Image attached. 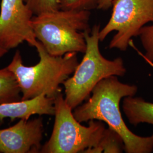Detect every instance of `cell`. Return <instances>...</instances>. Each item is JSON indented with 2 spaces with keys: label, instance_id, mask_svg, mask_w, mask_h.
Listing matches in <instances>:
<instances>
[{
  "label": "cell",
  "instance_id": "6da1fadb",
  "mask_svg": "<svg viewBox=\"0 0 153 153\" xmlns=\"http://www.w3.org/2000/svg\"><path fill=\"white\" fill-rule=\"evenodd\" d=\"M137 90L136 85L122 83L117 76H109L99 82L93 88L91 96L73 109V114L81 123L90 120L105 122L120 136L126 153H152L153 134L148 137L134 134L126 125L121 113V100L135 96Z\"/></svg>",
  "mask_w": 153,
  "mask_h": 153
},
{
  "label": "cell",
  "instance_id": "7a4b0ae2",
  "mask_svg": "<svg viewBox=\"0 0 153 153\" xmlns=\"http://www.w3.org/2000/svg\"><path fill=\"white\" fill-rule=\"evenodd\" d=\"M39 61L35 65L26 66L19 51L6 67L14 74L21 93V100L34 98L42 94L52 98L61 93V85L73 74L79 62L76 52L60 56L49 54L37 40L34 47Z\"/></svg>",
  "mask_w": 153,
  "mask_h": 153
},
{
  "label": "cell",
  "instance_id": "3957f363",
  "mask_svg": "<svg viewBox=\"0 0 153 153\" xmlns=\"http://www.w3.org/2000/svg\"><path fill=\"white\" fill-rule=\"evenodd\" d=\"M100 30V26L95 25L91 30L84 31L86 44L85 55L73 76L63 83L65 100L73 110L90 97L100 81L109 76H123L126 73L121 57L111 60L102 55L99 47Z\"/></svg>",
  "mask_w": 153,
  "mask_h": 153
},
{
  "label": "cell",
  "instance_id": "277c9868",
  "mask_svg": "<svg viewBox=\"0 0 153 153\" xmlns=\"http://www.w3.org/2000/svg\"><path fill=\"white\" fill-rule=\"evenodd\" d=\"M90 16L88 10H59L33 16L31 25L36 38L49 54L84 53L86 49L84 31L90 30Z\"/></svg>",
  "mask_w": 153,
  "mask_h": 153
},
{
  "label": "cell",
  "instance_id": "5b68a950",
  "mask_svg": "<svg viewBox=\"0 0 153 153\" xmlns=\"http://www.w3.org/2000/svg\"><path fill=\"white\" fill-rule=\"evenodd\" d=\"M55 122L42 153H88L100 141L105 127L103 121L90 120L88 126L76 120L62 93L54 98Z\"/></svg>",
  "mask_w": 153,
  "mask_h": 153
},
{
  "label": "cell",
  "instance_id": "8992f818",
  "mask_svg": "<svg viewBox=\"0 0 153 153\" xmlns=\"http://www.w3.org/2000/svg\"><path fill=\"white\" fill-rule=\"evenodd\" d=\"M112 6L109 21L100 30L99 40L103 42L115 31L109 48L126 51L131 38L138 36L147 23H153V0H114Z\"/></svg>",
  "mask_w": 153,
  "mask_h": 153
},
{
  "label": "cell",
  "instance_id": "52a82bcc",
  "mask_svg": "<svg viewBox=\"0 0 153 153\" xmlns=\"http://www.w3.org/2000/svg\"><path fill=\"white\" fill-rule=\"evenodd\" d=\"M33 17L24 0H1L0 45L9 51L26 42L33 47L37 39L31 25Z\"/></svg>",
  "mask_w": 153,
  "mask_h": 153
},
{
  "label": "cell",
  "instance_id": "ba28073f",
  "mask_svg": "<svg viewBox=\"0 0 153 153\" xmlns=\"http://www.w3.org/2000/svg\"><path fill=\"white\" fill-rule=\"evenodd\" d=\"M43 118L19 119L10 127L0 129V153H38L42 147Z\"/></svg>",
  "mask_w": 153,
  "mask_h": 153
},
{
  "label": "cell",
  "instance_id": "9c48e42d",
  "mask_svg": "<svg viewBox=\"0 0 153 153\" xmlns=\"http://www.w3.org/2000/svg\"><path fill=\"white\" fill-rule=\"evenodd\" d=\"M55 114L54 98L42 94L34 98L0 103V121L6 118L11 120L30 119L33 115Z\"/></svg>",
  "mask_w": 153,
  "mask_h": 153
},
{
  "label": "cell",
  "instance_id": "30bf717a",
  "mask_svg": "<svg viewBox=\"0 0 153 153\" xmlns=\"http://www.w3.org/2000/svg\"><path fill=\"white\" fill-rule=\"evenodd\" d=\"M122 108L131 125L141 123L153 125V103L140 97H126L123 100Z\"/></svg>",
  "mask_w": 153,
  "mask_h": 153
},
{
  "label": "cell",
  "instance_id": "8fae6325",
  "mask_svg": "<svg viewBox=\"0 0 153 153\" xmlns=\"http://www.w3.org/2000/svg\"><path fill=\"white\" fill-rule=\"evenodd\" d=\"M21 100V93L14 74L7 67L0 69V103Z\"/></svg>",
  "mask_w": 153,
  "mask_h": 153
},
{
  "label": "cell",
  "instance_id": "7c38bea8",
  "mask_svg": "<svg viewBox=\"0 0 153 153\" xmlns=\"http://www.w3.org/2000/svg\"><path fill=\"white\" fill-rule=\"evenodd\" d=\"M124 148V142L120 136L108 127L105 128L98 145L88 153H122Z\"/></svg>",
  "mask_w": 153,
  "mask_h": 153
},
{
  "label": "cell",
  "instance_id": "4fadbf2b",
  "mask_svg": "<svg viewBox=\"0 0 153 153\" xmlns=\"http://www.w3.org/2000/svg\"><path fill=\"white\" fill-rule=\"evenodd\" d=\"M34 16L60 10L59 0H24Z\"/></svg>",
  "mask_w": 153,
  "mask_h": 153
},
{
  "label": "cell",
  "instance_id": "5bb4252c",
  "mask_svg": "<svg viewBox=\"0 0 153 153\" xmlns=\"http://www.w3.org/2000/svg\"><path fill=\"white\" fill-rule=\"evenodd\" d=\"M60 10H88L97 7L98 0H59Z\"/></svg>",
  "mask_w": 153,
  "mask_h": 153
},
{
  "label": "cell",
  "instance_id": "9a60e30c",
  "mask_svg": "<svg viewBox=\"0 0 153 153\" xmlns=\"http://www.w3.org/2000/svg\"><path fill=\"white\" fill-rule=\"evenodd\" d=\"M138 36L145 51V57L149 61L153 62V23L143 27Z\"/></svg>",
  "mask_w": 153,
  "mask_h": 153
},
{
  "label": "cell",
  "instance_id": "2e32d148",
  "mask_svg": "<svg viewBox=\"0 0 153 153\" xmlns=\"http://www.w3.org/2000/svg\"><path fill=\"white\" fill-rule=\"evenodd\" d=\"M114 0H98L97 8L100 10H107L112 6Z\"/></svg>",
  "mask_w": 153,
  "mask_h": 153
},
{
  "label": "cell",
  "instance_id": "e0dca14e",
  "mask_svg": "<svg viewBox=\"0 0 153 153\" xmlns=\"http://www.w3.org/2000/svg\"><path fill=\"white\" fill-rule=\"evenodd\" d=\"M9 51L5 49V48H4L2 45H0V59L4 56H5V54H6Z\"/></svg>",
  "mask_w": 153,
  "mask_h": 153
}]
</instances>
